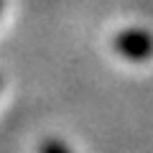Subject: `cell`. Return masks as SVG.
Instances as JSON below:
<instances>
[{
	"instance_id": "1",
	"label": "cell",
	"mask_w": 153,
	"mask_h": 153,
	"mask_svg": "<svg viewBox=\"0 0 153 153\" xmlns=\"http://www.w3.org/2000/svg\"><path fill=\"white\" fill-rule=\"evenodd\" d=\"M115 51L128 61H146L153 56V36L143 28H125L115 36Z\"/></svg>"
},
{
	"instance_id": "2",
	"label": "cell",
	"mask_w": 153,
	"mask_h": 153,
	"mask_svg": "<svg viewBox=\"0 0 153 153\" xmlns=\"http://www.w3.org/2000/svg\"><path fill=\"white\" fill-rule=\"evenodd\" d=\"M41 153H71V151L59 140H46L44 146H41Z\"/></svg>"
},
{
	"instance_id": "3",
	"label": "cell",
	"mask_w": 153,
	"mask_h": 153,
	"mask_svg": "<svg viewBox=\"0 0 153 153\" xmlns=\"http://www.w3.org/2000/svg\"><path fill=\"white\" fill-rule=\"evenodd\" d=\"M0 10H3V0H0Z\"/></svg>"
}]
</instances>
